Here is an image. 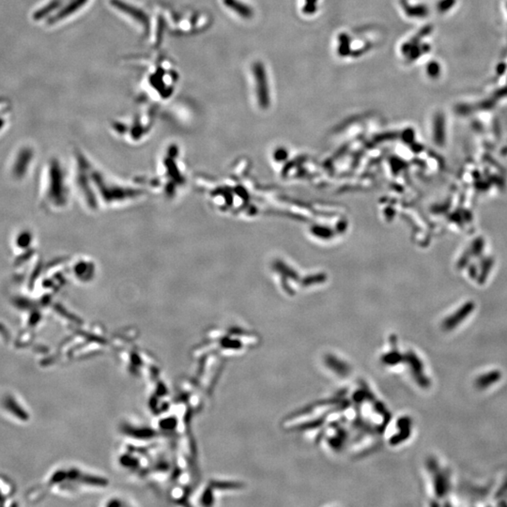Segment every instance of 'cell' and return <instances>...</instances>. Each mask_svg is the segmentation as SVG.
Wrapping results in <instances>:
<instances>
[{
  "mask_svg": "<svg viewBox=\"0 0 507 507\" xmlns=\"http://www.w3.org/2000/svg\"><path fill=\"white\" fill-rule=\"evenodd\" d=\"M253 72L256 81V96L258 104L262 107H267L270 104V89L266 71L261 62H255V64L253 65Z\"/></svg>",
  "mask_w": 507,
  "mask_h": 507,
  "instance_id": "1",
  "label": "cell"
},
{
  "mask_svg": "<svg viewBox=\"0 0 507 507\" xmlns=\"http://www.w3.org/2000/svg\"><path fill=\"white\" fill-rule=\"evenodd\" d=\"M110 3H111V5L113 6L116 9H118L119 11L132 17L135 21L140 23L142 26H143V28H145L146 30H147V28H149V19H148V16H147V14H146L140 9H138V8L135 7V6H131L130 4L124 2V1H122V0H111Z\"/></svg>",
  "mask_w": 507,
  "mask_h": 507,
  "instance_id": "2",
  "label": "cell"
},
{
  "mask_svg": "<svg viewBox=\"0 0 507 507\" xmlns=\"http://www.w3.org/2000/svg\"><path fill=\"white\" fill-rule=\"evenodd\" d=\"M88 0H72L69 5L66 6L61 11L57 13L55 16L52 17L48 23L54 24L59 22L60 20H63L66 17L70 16L71 14H73L76 11L80 10L83 6L86 5Z\"/></svg>",
  "mask_w": 507,
  "mask_h": 507,
  "instance_id": "3",
  "label": "cell"
},
{
  "mask_svg": "<svg viewBox=\"0 0 507 507\" xmlns=\"http://www.w3.org/2000/svg\"><path fill=\"white\" fill-rule=\"evenodd\" d=\"M224 5L227 6L232 11H234L237 14H239L242 18L249 19L254 15V11L249 6L243 4L239 0H224Z\"/></svg>",
  "mask_w": 507,
  "mask_h": 507,
  "instance_id": "4",
  "label": "cell"
},
{
  "mask_svg": "<svg viewBox=\"0 0 507 507\" xmlns=\"http://www.w3.org/2000/svg\"><path fill=\"white\" fill-rule=\"evenodd\" d=\"M474 309V304L473 303H468L466 304L463 307H461L459 310L454 314L453 316H450L447 320V322H445V326L448 329L450 328H453V326L457 325L458 323L463 321V318H465L466 316H468L469 314H471V312Z\"/></svg>",
  "mask_w": 507,
  "mask_h": 507,
  "instance_id": "5",
  "label": "cell"
},
{
  "mask_svg": "<svg viewBox=\"0 0 507 507\" xmlns=\"http://www.w3.org/2000/svg\"><path fill=\"white\" fill-rule=\"evenodd\" d=\"M61 0H53L52 2H50L48 5L45 6L43 9L39 10L35 14H34V18L36 20H40L41 18H44V17L46 16L47 14H49L50 12L55 10L58 7H60V4H61Z\"/></svg>",
  "mask_w": 507,
  "mask_h": 507,
  "instance_id": "6",
  "label": "cell"
},
{
  "mask_svg": "<svg viewBox=\"0 0 507 507\" xmlns=\"http://www.w3.org/2000/svg\"><path fill=\"white\" fill-rule=\"evenodd\" d=\"M338 52H339V55H343V57L349 55V36L347 34H345V33L341 34L340 37H339V48H338Z\"/></svg>",
  "mask_w": 507,
  "mask_h": 507,
  "instance_id": "7",
  "label": "cell"
},
{
  "mask_svg": "<svg viewBox=\"0 0 507 507\" xmlns=\"http://www.w3.org/2000/svg\"><path fill=\"white\" fill-rule=\"evenodd\" d=\"M435 140L438 144H442L444 141V133H443V122L439 120L437 121L436 129H435Z\"/></svg>",
  "mask_w": 507,
  "mask_h": 507,
  "instance_id": "8",
  "label": "cell"
},
{
  "mask_svg": "<svg viewBox=\"0 0 507 507\" xmlns=\"http://www.w3.org/2000/svg\"><path fill=\"white\" fill-rule=\"evenodd\" d=\"M316 4H317V0H306V5L304 7L303 11L306 14H313L316 12Z\"/></svg>",
  "mask_w": 507,
  "mask_h": 507,
  "instance_id": "9",
  "label": "cell"
}]
</instances>
